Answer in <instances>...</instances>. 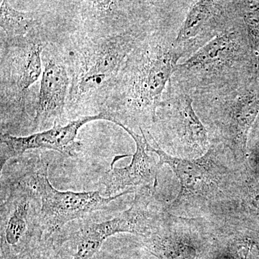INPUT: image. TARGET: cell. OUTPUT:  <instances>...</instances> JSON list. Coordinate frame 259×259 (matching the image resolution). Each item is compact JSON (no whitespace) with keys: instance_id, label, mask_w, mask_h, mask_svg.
Returning a JSON list of instances; mask_svg holds the SVG:
<instances>
[{"instance_id":"obj_8","label":"cell","mask_w":259,"mask_h":259,"mask_svg":"<svg viewBox=\"0 0 259 259\" xmlns=\"http://www.w3.org/2000/svg\"><path fill=\"white\" fill-rule=\"evenodd\" d=\"M241 18L238 1L193 2L174 44L189 58Z\"/></svg>"},{"instance_id":"obj_2","label":"cell","mask_w":259,"mask_h":259,"mask_svg":"<svg viewBox=\"0 0 259 259\" xmlns=\"http://www.w3.org/2000/svg\"><path fill=\"white\" fill-rule=\"evenodd\" d=\"M170 31L158 35L139 46L127 74V95L135 112L150 116L155 122L156 112L184 53L175 47Z\"/></svg>"},{"instance_id":"obj_7","label":"cell","mask_w":259,"mask_h":259,"mask_svg":"<svg viewBox=\"0 0 259 259\" xmlns=\"http://www.w3.org/2000/svg\"><path fill=\"white\" fill-rule=\"evenodd\" d=\"M142 32L130 30L102 40L83 54L75 75L71 95L82 97L101 88L115 76L127 56L139 47Z\"/></svg>"},{"instance_id":"obj_14","label":"cell","mask_w":259,"mask_h":259,"mask_svg":"<svg viewBox=\"0 0 259 259\" xmlns=\"http://www.w3.org/2000/svg\"><path fill=\"white\" fill-rule=\"evenodd\" d=\"M42 47H28L15 61V82L19 91L25 92L40 77L42 72Z\"/></svg>"},{"instance_id":"obj_11","label":"cell","mask_w":259,"mask_h":259,"mask_svg":"<svg viewBox=\"0 0 259 259\" xmlns=\"http://www.w3.org/2000/svg\"><path fill=\"white\" fill-rule=\"evenodd\" d=\"M156 118L161 117L180 146L188 152L203 153L208 146V131L194 107L193 97L171 83L168 84ZM156 121V120H155Z\"/></svg>"},{"instance_id":"obj_16","label":"cell","mask_w":259,"mask_h":259,"mask_svg":"<svg viewBox=\"0 0 259 259\" xmlns=\"http://www.w3.org/2000/svg\"><path fill=\"white\" fill-rule=\"evenodd\" d=\"M65 243L61 236H53L13 259H71L69 250L65 249Z\"/></svg>"},{"instance_id":"obj_17","label":"cell","mask_w":259,"mask_h":259,"mask_svg":"<svg viewBox=\"0 0 259 259\" xmlns=\"http://www.w3.org/2000/svg\"><path fill=\"white\" fill-rule=\"evenodd\" d=\"M253 204L255 208L257 209V210L259 211V194L255 196V198L253 199Z\"/></svg>"},{"instance_id":"obj_1","label":"cell","mask_w":259,"mask_h":259,"mask_svg":"<svg viewBox=\"0 0 259 259\" xmlns=\"http://www.w3.org/2000/svg\"><path fill=\"white\" fill-rule=\"evenodd\" d=\"M254 61L242 18L177 65L171 83L192 97L231 91L253 79Z\"/></svg>"},{"instance_id":"obj_13","label":"cell","mask_w":259,"mask_h":259,"mask_svg":"<svg viewBox=\"0 0 259 259\" xmlns=\"http://www.w3.org/2000/svg\"><path fill=\"white\" fill-rule=\"evenodd\" d=\"M69 78L60 62L47 61L42 73L34 125L35 128L53 121L59 122L64 112Z\"/></svg>"},{"instance_id":"obj_6","label":"cell","mask_w":259,"mask_h":259,"mask_svg":"<svg viewBox=\"0 0 259 259\" xmlns=\"http://www.w3.org/2000/svg\"><path fill=\"white\" fill-rule=\"evenodd\" d=\"M40 211V199L25 181L10 184L1 202V259L14 258L44 239Z\"/></svg>"},{"instance_id":"obj_10","label":"cell","mask_w":259,"mask_h":259,"mask_svg":"<svg viewBox=\"0 0 259 259\" xmlns=\"http://www.w3.org/2000/svg\"><path fill=\"white\" fill-rule=\"evenodd\" d=\"M153 144L147 140V148L157 155L158 166L164 164L171 168L180 180L181 191L173 206L176 207L183 199L195 196L206 195L218 184L220 177L224 172V166L220 161V148H209L202 157L195 160L186 159L171 156L159 147L152 135L147 132Z\"/></svg>"},{"instance_id":"obj_9","label":"cell","mask_w":259,"mask_h":259,"mask_svg":"<svg viewBox=\"0 0 259 259\" xmlns=\"http://www.w3.org/2000/svg\"><path fill=\"white\" fill-rule=\"evenodd\" d=\"M115 117L106 113L83 116L71 121L65 125L55 122L51 128L42 132L17 137L9 134L1 135L0 169L3 171L7 162L11 158L21 156L29 150L47 148L62 153L69 157H76L82 148V144L76 140L81 127L95 120H108L114 122Z\"/></svg>"},{"instance_id":"obj_4","label":"cell","mask_w":259,"mask_h":259,"mask_svg":"<svg viewBox=\"0 0 259 259\" xmlns=\"http://www.w3.org/2000/svg\"><path fill=\"white\" fill-rule=\"evenodd\" d=\"M48 171L49 163L40 161L22 178L35 191L40 199V218L44 239L55 236L66 223L87 217L96 211L106 210L122 196L136 192L129 190L107 197H102L100 191L63 192L51 185Z\"/></svg>"},{"instance_id":"obj_15","label":"cell","mask_w":259,"mask_h":259,"mask_svg":"<svg viewBox=\"0 0 259 259\" xmlns=\"http://www.w3.org/2000/svg\"><path fill=\"white\" fill-rule=\"evenodd\" d=\"M238 7L255 69H259V2L238 1Z\"/></svg>"},{"instance_id":"obj_12","label":"cell","mask_w":259,"mask_h":259,"mask_svg":"<svg viewBox=\"0 0 259 259\" xmlns=\"http://www.w3.org/2000/svg\"><path fill=\"white\" fill-rule=\"evenodd\" d=\"M114 123L122 127L134 139L136 152L128 166L122 168H113L112 166L101 177L100 184L104 188V194L110 197L129 190L136 192L144 187L156 190L160 167L158 162L149 154L151 152L147 148V138L144 130L139 127L141 136L120 120H115Z\"/></svg>"},{"instance_id":"obj_3","label":"cell","mask_w":259,"mask_h":259,"mask_svg":"<svg viewBox=\"0 0 259 259\" xmlns=\"http://www.w3.org/2000/svg\"><path fill=\"white\" fill-rule=\"evenodd\" d=\"M203 123L212 125L235 161H245L248 134L259 115V84L255 78L231 91L193 97Z\"/></svg>"},{"instance_id":"obj_5","label":"cell","mask_w":259,"mask_h":259,"mask_svg":"<svg viewBox=\"0 0 259 259\" xmlns=\"http://www.w3.org/2000/svg\"><path fill=\"white\" fill-rule=\"evenodd\" d=\"M155 189L144 187L135 192L131 207L106 221L84 220L73 237L71 259H91L102 249L106 240L118 233L148 236L161 223L164 211L155 203Z\"/></svg>"}]
</instances>
